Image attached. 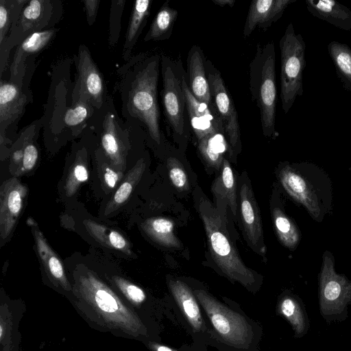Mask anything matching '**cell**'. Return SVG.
Listing matches in <instances>:
<instances>
[{
    "label": "cell",
    "instance_id": "cell-1",
    "mask_svg": "<svg viewBox=\"0 0 351 351\" xmlns=\"http://www.w3.org/2000/svg\"><path fill=\"white\" fill-rule=\"evenodd\" d=\"M161 55L143 53L132 56L118 70L121 113L125 121L141 129L155 145L162 144L158 102Z\"/></svg>",
    "mask_w": 351,
    "mask_h": 351
},
{
    "label": "cell",
    "instance_id": "cell-2",
    "mask_svg": "<svg viewBox=\"0 0 351 351\" xmlns=\"http://www.w3.org/2000/svg\"><path fill=\"white\" fill-rule=\"evenodd\" d=\"M278 179L287 193L302 205L315 221L321 223L332 211V183L328 175L309 162L285 163Z\"/></svg>",
    "mask_w": 351,
    "mask_h": 351
},
{
    "label": "cell",
    "instance_id": "cell-3",
    "mask_svg": "<svg viewBox=\"0 0 351 351\" xmlns=\"http://www.w3.org/2000/svg\"><path fill=\"white\" fill-rule=\"evenodd\" d=\"M198 208L214 262L230 279L252 290L256 282V275L242 261L231 240L226 207L222 209L215 206L206 197L200 195Z\"/></svg>",
    "mask_w": 351,
    "mask_h": 351
},
{
    "label": "cell",
    "instance_id": "cell-4",
    "mask_svg": "<svg viewBox=\"0 0 351 351\" xmlns=\"http://www.w3.org/2000/svg\"><path fill=\"white\" fill-rule=\"evenodd\" d=\"M75 293L83 306L99 323L110 329L137 336L145 331L138 315L128 307L102 280L90 271L80 276L75 285Z\"/></svg>",
    "mask_w": 351,
    "mask_h": 351
},
{
    "label": "cell",
    "instance_id": "cell-5",
    "mask_svg": "<svg viewBox=\"0 0 351 351\" xmlns=\"http://www.w3.org/2000/svg\"><path fill=\"white\" fill-rule=\"evenodd\" d=\"M249 85L252 101L259 109L263 134H276L277 89L276 51L274 43L258 44L249 65Z\"/></svg>",
    "mask_w": 351,
    "mask_h": 351
},
{
    "label": "cell",
    "instance_id": "cell-6",
    "mask_svg": "<svg viewBox=\"0 0 351 351\" xmlns=\"http://www.w3.org/2000/svg\"><path fill=\"white\" fill-rule=\"evenodd\" d=\"M88 128L98 136L100 150L113 168L123 170L134 128L119 117L112 97L96 111Z\"/></svg>",
    "mask_w": 351,
    "mask_h": 351
},
{
    "label": "cell",
    "instance_id": "cell-7",
    "mask_svg": "<svg viewBox=\"0 0 351 351\" xmlns=\"http://www.w3.org/2000/svg\"><path fill=\"white\" fill-rule=\"evenodd\" d=\"M162 103L165 116L178 143H184L191 135V124L182 87L185 71L180 60L161 55Z\"/></svg>",
    "mask_w": 351,
    "mask_h": 351
},
{
    "label": "cell",
    "instance_id": "cell-8",
    "mask_svg": "<svg viewBox=\"0 0 351 351\" xmlns=\"http://www.w3.org/2000/svg\"><path fill=\"white\" fill-rule=\"evenodd\" d=\"M62 5L60 0H31L23 7L10 32L0 45L1 77L5 69L11 49L29 35L54 28L61 19Z\"/></svg>",
    "mask_w": 351,
    "mask_h": 351
},
{
    "label": "cell",
    "instance_id": "cell-9",
    "mask_svg": "<svg viewBox=\"0 0 351 351\" xmlns=\"http://www.w3.org/2000/svg\"><path fill=\"white\" fill-rule=\"evenodd\" d=\"M193 293L221 341L239 350H247L254 339L248 319L204 290Z\"/></svg>",
    "mask_w": 351,
    "mask_h": 351
},
{
    "label": "cell",
    "instance_id": "cell-10",
    "mask_svg": "<svg viewBox=\"0 0 351 351\" xmlns=\"http://www.w3.org/2000/svg\"><path fill=\"white\" fill-rule=\"evenodd\" d=\"M280 51V99L287 114L298 97L303 94L305 42L290 23L279 42Z\"/></svg>",
    "mask_w": 351,
    "mask_h": 351
},
{
    "label": "cell",
    "instance_id": "cell-11",
    "mask_svg": "<svg viewBox=\"0 0 351 351\" xmlns=\"http://www.w3.org/2000/svg\"><path fill=\"white\" fill-rule=\"evenodd\" d=\"M319 310L328 324L341 322L348 317L351 305V280L337 273L335 257L326 250L319 274Z\"/></svg>",
    "mask_w": 351,
    "mask_h": 351
},
{
    "label": "cell",
    "instance_id": "cell-12",
    "mask_svg": "<svg viewBox=\"0 0 351 351\" xmlns=\"http://www.w3.org/2000/svg\"><path fill=\"white\" fill-rule=\"evenodd\" d=\"M75 62L77 72L71 101L84 100L98 110L110 95L104 76L86 45L79 46Z\"/></svg>",
    "mask_w": 351,
    "mask_h": 351
},
{
    "label": "cell",
    "instance_id": "cell-13",
    "mask_svg": "<svg viewBox=\"0 0 351 351\" xmlns=\"http://www.w3.org/2000/svg\"><path fill=\"white\" fill-rule=\"evenodd\" d=\"M211 97L224 127L231 149V157L241 149V130L234 101L227 89L221 73L208 59L205 62Z\"/></svg>",
    "mask_w": 351,
    "mask_h": 351
},
{
    "label": "cell",
    "instance_id": "cell-14",
    "mask_svg": "<svg viewBox=\"0 0 351 351\" xmlns=\"http://www.w3.org/2000/svg\"><path fill=\"white\" fill-rule=\"evenodd\" d=\"M28 189L16 178L3 182L0 188V239L2 246L10 237L23 209Z\"/></svg>",
    "mask_w": 351,
    "mask_h": 351
},
{
    "label": "cell",
    "instance_id": "cell-15",
    "mask_svg": "<svg viewBox=\"0 0 351 351\" xmlns=\"http://www.w3.org/2000/svg\"><path fill=\"white\" fill-rule=\"evenodd\" d=\"M32 94L23 84L0 81V144H6L8 129L22 117Z\"/></svg>",
    "mask_w": 351,
    "mask_h": 351
},
{
    "label": "cell",
    "instance_id": "cell-16",
    "mask_svg": "<svg viewBox=\"0 0 351 351\" xmlns=\"http://www.w3.org/2000/svg\"><path fill=\"white\" fill-rule=\"evenodd\" d=\"M182 87L191 131L197 141L216 132L225 134L223 122L215 107L199 101L191 93L186 80V71L182 76Z\"/></svg>",
    "mask_w": 351,
    "mask_h": 351
},
{
    "label": "cell",
    "instance_id": "cell-17",
    "mask_svg": "<svg viewBox=\"0 0 351 351\" xmlns=\"http://www.w3.org/2000/svg\"><path fill=\"white\" fill-rule=\"evenodd\" d=\"M43 121L29 125L12 145L10 152V170L15 176L32 171L38 159L36 138Z\"/></svg>",
    "mask_w": 351,
    "mask_h": 351
},
{
    "label": "cell",
    "instance_id": "cell-18",
    "mask_svg": "<svg viewBox=\"0 0 351 351\" xmlns=\"http://www.w3.org/2000/svg\"><path fill=\"white\" fill-rule=\"evenodd\" d=\"M241 219L247 240L260 254L266 252L259 208L250 186L243 183L240 190Z\"/></svg>",
    "mask_w": 351,
    "mask_h": 351
},
{
    "label": "cell",
    "instance_id": "cell-19",
    "mask_svg": "<svg viewBox=\"0 0 351 351\" xmlns=\"http://www.w3.org/2000/svg\"><path fill=\"white\" fill-rule=\"evenodd\" d=\"M58 30L51 28L34 33L16 47L10 66V81L23 84L27 59L43 50L53 40Z\"/></svg>",
    "mask_w": 351,
    "mask_h": 351
},
{
    "label": "cell",
    "instance_id": "cell-20",
    "mask_svg": "<svg viewBox=\"0 0 351 351\" xmlns=\"http://www.w3.org/2000/svg\"><path fill=\"white\" fill-rule=\"evenodd\" d=\"M296 0H254L252 1L243 28L249 36L256 28L265 31L282 16L286 8Z\"/></svg>",
    "mask_w": 351,
    "mask_h": 351
},
{
    "label": "cell",
    "instance_id": "cell-21",
    "mask_svg": "<svg viewBox=\"0 0 351 351\" xmlns=\"http://www.w3.org/2000/svg\"><path fill=\"white\" fill-rule=\"evenodd\" d=\"M206 58L202 49L193 45L188 53L186 80L192 95L199 101L215 106L206 70Z\"/></svg>",
    "mask_w": 351,
    "mask_h": 351
},
{
    "label": "cell",
    "instance_id": "cell-22",
    "mask_svg": "<svg viewBox=\"0 0 351 351\" xmlns=\"http://www.w3.org/2000/svg\"><path fill=\"white\" fill-rule=\"evenodd\" d=\"M278 315L286 319L293 330L295 338H302L310 329V321L302 299L291 292L283 293L276 306Z\"/></svg>",
    "mask_w": 351,
    "mask_h": 351
},
{
    "label": "cell",
    "instance_id": "cell-23",
    "mask_svg": "<svg viewBox=\"0 0 351 351\" xmlns=\"http://www.w3.org/2000/svg\"><path fill=\"white\" fill-rule=\"evenodd\" d=\"M169 289L192 329L201 331L204 323L199 306V302L191 288L180 280L171 279L169 282Z\"/></svg>",
    "mask_w": 351,
    "mask_h": 351
},
{
    "label": "cell",
    "instance_id": "cell-24",
    "mask_svg": "<svg viewBox=\"0 0 351 351\" xmlns=\"http://www.w3.org/2000/svg\"><path fill=\"white\" fill-rule=\"evenodd\" d=\"M27 223L32 231L38 256L45 270L51 278L66 288L69 283L61 260L49 245L36 221L29 218Z\"/></svg>",
    "mask_w": 351,
    "mask_h": 351
},
{
    "label": "cell",
    "instance_id": "cell-25",
    "mask_svg": "<svg viewBox=\"0 0 351 351\" xmlns=\"http://www.w3.org/2000/svg\"><path fill=\"white\" fill-rule=\"evenodd\" d=\"M306 8L315 17L335 27L351 30V10L333 0H305Z\"/></svg>",
    "mask_w": 351,
    "mask_h": 351
},
{
    "label": "cell",
    "instance_id": "cell-26",
    "mask_svg": "<svg viewBox=\"0 0 351 351\" xmlns=\"http://www.w3.org/2000/svg\"><path fill=\"white\" fill-rule=\"evenodd\" d=\"M152 3V0H137L134 3L122 52L126 62L132 57V51L147 23Z\"/></svg>",
    "mask_w": 351,
    "mask_h": 351
},
{
    "label": "cell",
    "instance_id": "cell-27",
    "mask_svg": "<svg viewBox=\"0 0 351 351\" xmlns=\"http://www.w3.org/2000/svg\"><path fill=\"white\" fill-rule=\"evenodd\" d=\"M97 110L88 102L84 100L71 101L60 115V123L69 130L71 134L77 136L86 130Z\"/></svg>",
    "mask_w": 351,
    "mask_h": 351
},
{
    "label": "cell",
    "instance_id": "cell-28",
    "mask_svg": "<svg viewBox=\"0 0 351 351\" xmlns=\"http://www.w3.org/2000/svg\"><path fill=\"white\" fill-rule=\"evenodd\" d=\"M145 167V160L144 158H141L130 169L115 193L106 204L104 213L105 217L118 210L128 201L133 190L141 180Z\"/></svg>",
    "mask_w": 351,
    "mask_h": 351
},
{
    "label": "cell",
    "instance_id": "cell-29",
    "mask_svg": "<svg viewBox=\"0 0 351 351\" xmlns=\"http://www.w3.org/2000/svg\"><path fill=\"white\" fill-rule=\"evenodd\" d=\"M197 147L206 163L217 170L222 167L225 152H228L231 157L230 147L223 132H216L204 136L197 141Z\"/></svg>",
    "mask_w": 351,
    "mask_h": 351
},
{
    "label": "cell",
    "instance_id": "cell-30",
    "mask_svg": "<svg viewBox=\"0 0 351 351\" xmlns=\"http://www.w3.org/2000/svg\"><path fill=\"white\" fill-rule=\"evenodd\" d=\"M142 228L151 239L159 245L174 248L181 246L174 234V223L168 218H149L142 223Z\"/></svg>",
    "mask_w": 351,
    "mask_h": 351
},
{
    "label": "cell",
    "instance_id": "cell-31",
    "mask_svg": "<svg viewBox=\"0 0 351 351\" xmlns=\"http://www.w3.org/2000/svg\"><path fill=\"white\" fill-rule=\"evenodd\" d=\"M178 16V11L166 1L159 9L153 19L149 30L144 37V41L163 40L171 36L175 22Z\"/></svg>",
    "mask_w": 351,
    "mask_h": 351
},
{
    "label": "cell",
    "instance_id": "cell-32",
    "mask_svg": "<svg viewBox=\"0 0 351 351\" xmlns=\"http://www.w3.org/2000/svg\"><path fill=\"white\" fill-rule=\"evenodd\" d=\"M271 213L279 241L289 250H295L301 240V233L297 225L279 206H275Z\"/></svg>",
    "mask_w": 351,
    "mask_h": 351
},
{
    "label": "cell",
    "instance_id": "cell-33",
    "mask_svg": "<svg viewBox=\"0 0 351 351\" xmlns=\"http://www.w3.org/2000/svg\"><path fill=\"white\" fill-rule=\"evenodd\" d=\"M211 190L217 199L226 202L232 214L236 217V181L231 166L226 158L223 161L221 173L213 182Z\"/></svg>",
    "mask_w": 351,
    "mask_h": 351
},
{
    "label": "cell",
    "instance_id": "cell-34",
    "mask_svg": "<svg viewBox=\"0 0 351 351\" xmlns=\"http://www.w3.org/2000/svg\"><path fill=\"white\" fill-rule=\"evenodd\" d=\"M84 223L89 234L101 244L125 254H131L129 242L118 231L89 219L85 220Z\"/></svg>",
    "mask_w": 351,
    "mask_h": 351
},
{
    "label": "cell",
    "instance_id": "cell-35",
    "mask_svg": "<svg viewBox=\"0 0 351 351\" xmlns=\"http://www.w3.org/2000/svg\"><path fill=\"white\" fill-rule=\"evenodd\" d=\"M328 51L344 88L351 91V48L347 45L332 41Z\"/></svg>",
    "mask_w": 351,
    "mask_h": 351
},
{
    "label": "cell",
    "instance_id": "cell-36",
    "mask_svg": "<svg viewBox=\"0 0 351 351\" xmlns=\"http://www.w3.org/2000/svg\"><path fill=\"white\" fill-rule=\"evenodd\" d=\"M27 0L0 1V45L5 40L11 27L27 3Z\"/></svg>",
    "mask_w": 351,
    "mask_h": 351
},
{
    "label": "cell",
    "instance_id": "cell-37",
    "mask_svg": "<svg viewBox=\"0 0 351 351\" xmlns=\"http://www.w3.org/2000/svg\"><path fill=\"white\" fill-rule=\"evenodd\" d=\"M86 151L85 148L79 149L76 154L75 162L69 169L64 190L68 196L73 195L80 186L88 179V171L85 164Z\"/></svg>",
    "mask_w": 351,
    "mask_h": 351
},
{
    "label": "cell",
    "instance_id": "cell-38",
    "mask_svg": "<svg viewBox=\"0 0 351 351\" xmlns=\"http://www.w3.org/2000/svg\"><path fill=\"white\" fill-rule=\"evenodd\" d=\"M125 0H112L111 1L108 43L114 47L119 40L121 29V16L125 7Z\"/></svg>",
    "mask_w": 351,
    "mask_h": 351
},
{
    "label": "cell",
    "instance_id": "cell-39",
    "mask_svg": "<svg viewBox=\"0 0 351 351\" xmlns=\"http://www.w3.org/2000/svg\"><path fill=\"white\" fill-rule=\"evenodd\" d=\"M170 180L179 191L189 189V180L186 172L180 161L173 156L168 158L167 161Z\"/></svg>",
    "mask_w": 351,
    "mask_h": 351
},
{
    "label": "cell",
    "instance_id": "cell-40",
    "mask_svg": "<svg viewBox=\"0 0 351 351\" xmlns=\"http://www.w3.org/2000/svg\"><path fill=\"white\" fill-rule=\"evenodd\" d=\"M113 280L117 287L132 303L140 304L145 300L146 295L144 291L138 286L121 277L114 276Z\"/></svg>",
    "mask_w": 351,
    "mask_h": 351
},
{
    "label": "cell",
    "instance_id": "cell-41",
    "mask_svg": "<svg viewBox=\"0 0 351 351\" xmlns=\"http://www.w3.org/2000/svg\"><path fill=\"white\" fill-rule=\"evenodd\" d=\"M102 170L104 183L109 189H114L121 178L123 173L114 171L106 163L103 165Z\"/></svg>",
    "mask_w": 351,
    "mask_h": 351
},
{
    "label": "cell",
    "instance_id": "cell-42",
    "mask_svg": "<svg viewBox=\"0 0 351 351\" xmlns=\"http://www.w3.org/2000/svg\"><path fill=\"white\" fill-rule=\"evenodd\" d=\"M82 3L86 14L87 23L91 26L95 21L100 0H83Z\"/></svg>",
    "mask_w": 351,
    "mask_h": 351
},
{
    "label": "cell",
    "instance_id": "cell-43",
    "mask_svg": "<svg viewBox=\"0 0 351 351\" xmlns=\"http://www.w3.org/2000/svg\"><path fill=\"white\" fill-rule=\"evenodd\" d=\"M212 1L217 5L220 7H233L236 1L235 0H212Z\"/></svg>",
    "mask_w": 351,
    "mask_h": 351
},
{
    "label": "cell",
    "instance_id": "cell-44",
    "mask_svg": "<svg viewBox=\"0 0 351 351\" xmlns=\"http://www.w3.org/2000/svg\"><path fill=\"white\" fill-rule=\"evenodd\" d=\"M151 347L154 351H178L169 346L158 343H152Z\"/></svg>",
    "mask_w": 351,
    "mask_h": 351
}]
</instances>
